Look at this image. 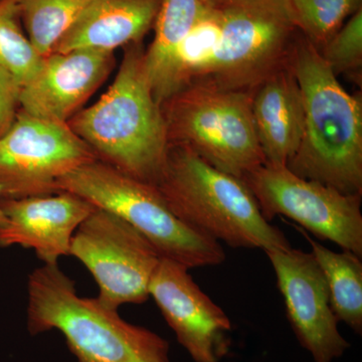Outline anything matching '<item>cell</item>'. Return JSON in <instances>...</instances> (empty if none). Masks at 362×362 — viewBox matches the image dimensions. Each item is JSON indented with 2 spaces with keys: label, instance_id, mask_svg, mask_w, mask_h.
I'll return each instance as SVG.
<instances>
[{
  "label": "cell",
  "instance_id": "20",
  "mask_svg": "<svg viewBox=\"0 0 362 362\" xmlns=\"http://www.w3.org/2000/svg\"><path fill=\"white\" fill-rule=\"evenodd\" d=\"M221 35L220 11L213 0H204L202 13L176 58L173 93L195 84L206 70Z\"/></svg>",
  "mask_w": 362,
  "mask_h": 362
},
{
  "label": "cell",
  "instance_id": "25",
  "mask_svg": "<svg viewBox=\"0 0 362 362\" xmlns=\"http://www.w3.org/2000/svg\"><path fill=\"white\" fill-rule=\"evenodd\" d=\"M2 199V189L0 187V201ZM7 226V218L6 214H4V211H2V207L0 206V235H1L2 232H4V228H6Z\"/></svg>",
  "mask_w": 362,
  "mask_h": 362
},
{
  "label": "cell",
  "instance_id": "15",
  "mask_svg": "<svg viewBox=\"0 0 362 362\" xmlns=\"http://www.w3.org/2000/svg\"><path fill=\"white\" fill-rule=\"evenodd\" d=\"M252 111L265 163L287 166L304 130L303 99L290 65L252 93Z\"/></svg>",
  "mask_w": 362,
  "mask_h": 362
},
{
  "label": "cell",
  "instance_id": "12",
  "mask_svg": "<svg viewBox=\"0 0 362 362\" xmlns=\"http://www.w3.org/2000/svg\"><path fill=\"white\" fill-rule=\"evenodd\" d=\"M188 271L177 262L161 258L150 281L149 296L195 362H221L232 345V323Z\"/></svg>",
  "mask_w": 362,
  "mask_h": 362
},
{
  "label": "cell",
  "instance_id": "18",
  "mask_svg": "<svg viewBox=\"0 0 362 362\" xmlns=\"http://www.w3.org/2000/svg\"><path fill=\"white\" fill-rule=\"evenodd\" d=\"M303 233L312 247V254L320 267L328 293L331 309L338 322L342 321L356 334L362 333V263L354 252H333Z\"/></svg>",
  "mask_w": 362,
  "mask_h": 362
},
{
  "label": "cell",
  "instance_id": "17",
  "mask_svg": "<svg viewBox=\"0 0 362 362\" xmlns=\"http://www.w3.org/2000/svg\"><path fill=\"white\" fill-rule=\"evenodd\" d=\"M204 0H161L156 35L144 52V69L159 104L173 93L176 58L183 40L194 28Z\"/></svg>",
  "mask_w": 362,
  "mask_h": 362
},
{
  "label": "cell",
  "instance_id": "24",
  "mask_svg": "<svg viewBox=\"0 0 362 362\" xmlns=\"http://www.w3.org/2000/svg\"><path fill=\"white\" fill-rule=\"evenodd\" d=\"M21 88L20 81L0 66V137L11 129L18 115Z\"/></svg>",
  "mask_w": 362,
  "mask_h": 362
},
{
  "label": "cell",
  "instance_id": "6",
  "mask_svg": "<svg viewBox=\"0 0 362 362\" xmlns=\"http://www.w3.org/2000/svg\"><path fill=\"white\" fill-rule=\"evenodd\" d=\"M252 93L213 85L183 88L162 102L169 145L192 150L242 180L265 163L252 111Z\"/></svg>",
  "mask_w": 362,
  "mask_h": 362
},
{
  "label": "cell",
  "instance_id": "2",
  "mask_svg": "<svg viewBox=\"0 0 362 362\" xmlns=\"http://www.w3.org/2000/svg\"><path fill=\"white\" fill-rule=\"evenodd\" d=\"M144 52L141 42L128 45L108 90L68 124L98 160L156 187L170 145L161 105L145 73Z\"/></svg>",
  "mask_w": 362,
  "mask_h": 362
},
{
  "label": "cell",
  "instance_id": "22",
  "mask_svg": "<svg viewBox=\"0 0 362 362\" xmlns=\"http://www.w3.org/2000/svg\"><path fill=\"white\" fill-rule=\"evenodd\" d=\"M298 30L317 49H321L361 8V0H289Z\"/></svg>",
  "mask_w": 362,
  "mask_h": 362
},
{
  "label": "cell",
  "instance_id": "1",
  "mask_svg": "<svg viewBox=\"0 0 362 362\" xmlns=\"http://www.w3.org/2000/svg\"><path fill=\"white\" fill-rule=\"evenodd\" d=\"M290 68L304 106L301 143L287 168L349 195H362V100L349 94L318 49L298 35Z\"/></svg>",
  "mask_w": 362,
  "mask_h": 362
},
{
  "label": "cell",
  "instance_id": "13",
  "mask_svg": "<svg viewBox=\"0 0 362 362\" xmlns=\"http://www.w3.org/2000/svg\"><path fill=\"white\" fill-rule=\"evenodd\" d=\"M114 52L80 49L52 52L21 88V110L45 120L68 123L110 75Z\"/></svg>",
  "mask_w": 362,
  "mask_h": 362
},
{
  "label": "cell",
  "instance_id": "14",
  "mask_svg": "<svg viewBox=\"0 0 362 362\" xmlns=\"http://www.w3.org/2000/svg\"><path fill=\"white\" fill-rule=\"evenodd\" d=\"M7 226L0 247L32 249L45 265H58L70 256L71 239L78 226L95 209L90 202L71 192L1 199Z\"/></svg>",
  "mask_w": 362,
  "mask_h": 362
},
{
  "label": "cell",
  "instance_id": "9",
  "mask_svg": "<svg viewBox=\"0 0 362 362\" xmlns=\"http://www.w3.org/2000/svg\"><path fill=\"white\" fill-rule=\"evenodd\" d=\"M71 256L92 274L97 299L118 310L149 297V284L161 257L149 240L115 214L95 207L71 239Z\"/></svg>",
  "mask_w": 362,
  "mask_h": 362
},
{
  "label": "cell",
  "instance_id": "11",
  "mask_svg": "<svg viewBox=\"0 0 362 362\" xmlns=\"http://www.w3.org/2000/svg\"><path fill=\"white\" fill-rule=\"evenodd\" d=\"M284 299L286 313L298 341L314 362H332L349 349L331 309L329 293L312 252L290 247L265 252Z\"/></svg>",
  "mask_w": 362,
  "mask_h": 362
},
{
  "label": "cell",
  "instance_id": "19",
  "mask_svg": "<svg viewBox=\"0 0 362 362\" xmlns=\"http://www.w3.org/2000/svg\"><path fill=\"white\" fill-rule=\"evenodd\" d=\"M96 0H20L26 35L42 58Z\"/></svg>",
  "mask_w": 362,
  "mask_h": 362
},
{
  "label": "cell",
  "instance_id": "3",
  "mask_svg": "<svg viewBox=\"0 0 362 362\" xmlns=\"http://www.w3.org/2000/svg\"><path fill=\"white\" fill-rule=\"evenodd\" d=\"M28 294L30 334L59 331L78 362H170L165 339L128 323L97 298L78 296L58 265L35 269Z\"/></svg>",
  "mask_w": 362,
  "mask_h": 362
},
{
  "label": "cell",
  "instance_id": "16",
  "mask_svg": "<svg viewBox=\"0 0 362 362\" xmlns=\"http://www.w3.org/2000/svg\"><path fill=\"white\" fill-rule=\"evenodd\" d=\"M161 0H96L52 52L90 49L114 52L141 42L156 23Z\"/></svg>",
  "mask_w": 362,
  "mask_h": 362
},
{
  "label": "cell",
  "instance_id": "8",
  "mask_svg": "<svg viewBox=\"0 0 362 362\" xmlns=\"http://www.w3.org/2000/svg\"><path fill=\"white\" fill-rule=\"evenodd\" d=\"M265 220L284 216L320 240L362 257L361 197L305 180L287 166L264 163L242 178Z\"/></svg>",
  "mask_w": 362,
  "mask_h": 362
},
{
  "label": "cell",
  "instance_id": "4",
  "mask_svg": "<svg viewBox=\"0 0 362 362\" xmlns=\"http://www.w3.org/2000/svg\"><path fill=\"white\" fill-rule=\"evenodd\" d=\"M169 209L188 228L232 247L290 249L244 181L214 168L192 150L170 145L156 185Z\"/></svg>",
  "mask_w": 362,
  "mask_h": 362
},
{
  "label": "cell",
  "instance_id": "10",
  "mask_svg": "<svg viewBox=\"0 0 362 362\" xmlns=\"http://www.w3.org/2000/svg\"><path fill=\"white\" fill-rule=\"evenodd\" d=\"M95 160L93 150L68 123L20 110L11 129L0 137L2 199L57 194L65 176Z\"/></svg>",
  "mask_w": 362,
  "mask_h": 362
},
{
  "label": "cell",
  "instance_id": "5",
  "mask_svg": "<svg viewBox=\"0 0 362 362\" xmlns=\"http://www.w3.org/2000/svg\"><path fill=\"white\" fill-rule=\"evenodd\" d=\"M58 189L78 195L97 209L127 221L149 240L161 258L188 269L218 266L226 259L220 243L183 223L156 185L131 177L98 159L65 176Z\"/></svg>",
  "mask_w": 362,
  "mask_h": 362
},
{
  "label": "cell",
  "instance_id": "23",
  "mask_svg": "<svg viewBox=\"0 0 362 362\" xmlns=\"http://www.w3.org/2000/svg\"><path fill=\"white\" fill-rule=\"evenodd\" d=\"M319 52L337 77L343 74L358 78L362 66L361 8L352 14Z\"/></svg>",
  "mask_w": 362,
  "mask_h": 362
},
{
  "label": "cell",
  "instance_id": "26",
  "mask_svg": "<svg viewBox=\"0 0 362 362\" xmlns=\"http://www.w3.org/2000/svg\"><path fill=\"white\" fill-rule=\"evenodd\" d=\"M1 1H4V0H0V2H1Z\"/></svg>",
  "mask_w": 362,
  "mask_h": 362
},
{
  "label": "cell",
  "instance_id": "7",
  "mask_svg": "<svg viewBox=\"0 0 362 362\" xmlns=\"http://www.w3.org/2000/svg\"><path fill=\"white\" fill-rule=\"evenodd\" d=\"M213 1L221 13V40L195 84L254 93L289 66L299 35L289 0Z\"/></svg>",
  "mask_w": 362,
  "mask_h": 362
},
{
  "label": "cell",
  "instance_id": "21",
  "mask_svg": "<svg viewBox=\"0 0 362 362\" xmlns=\"http://www.w3.org/2000/svg\"><path fill=\"white\" fill-rule=\"evenodd\" d=\"M20 0L0 2V66L25 85L37 74L42 58L20 25Z\"/></svg>",
  "mask_w": 362,
  "mask_h": 362
}]
</instances>
